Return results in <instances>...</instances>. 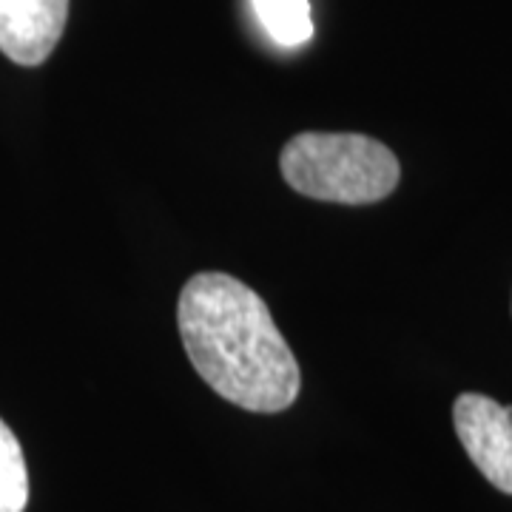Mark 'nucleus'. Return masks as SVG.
Segmentation results:
<instances>
[{
	"label": "nucleus",
	"mask_w": 512,
	"mask_h": 512,
	"mask_svg": "<svg viewBox=\"0 0 512 512\" xmlns=\"http://www.w3.org/2000/svg\"><path fill=\"white\" fill-rule=\"evenodd\" d=\"M177 328L194 370L225 402L251 413H282L296 402L299 362L265 299L245 282L217 271L191 276Z\"/></svg>",
	"instance_id": "nucleus-1"
},
{
	"label": "nucleus",
	"mask_w": 512,
	"mask_h": 512,
	"mask_svg": "<svg viewBox=\"0 0 512 512\" xmlns=\"http://www.w3.org/2000/svg\"><path fill=\"white\" fill-rule=\"evenodd\" d=\"M285 183L302 197L339 205L382 202L402 180L390 148L353 131H302L279 154Z\"/></svg>",
	"instance_id": "nucleus-2"
},
{
	"label": "nucleus",
	"mask_w": 512,
	"mask_h": 512,
	"mask_svg": "<svg viewBox=\"0 0 512 512\" xmlns=\"http://www.w3.org/2000/svg\"><path fill=\"white\" fill-rule=\"evenodd\" d=\"M461 447L495 490L512 495V416L481 393H461L453 404Z\"/></svg>",
	"instance_id": "nucleus-3"
},
{
	"label": "nucleus",
	"mask_w": 512,
	"mask_h": 512,
	"mask_svg": "<svg viewBox=\"0 0 512 512\" xmlns=\"http://www.w3.org/2000/svg\"><path fill=\"white\" fill-rule=\"evenodd\" d=\"M69 0H0V52L18 66H40L57 49Z\"/></svg>",
	"instance_id": "nucleus-4"
},
{
	"label": "nucleus",
	"mask_w": 512,
	"mask_h": 512,
	"mask_svg": "<svg viewBox=\"0 0 512 512\" xmlns=\"http://www.w3.org/2000/svg\"><path fill=\"white\" fill-rule=\"evenodd\" d=\"M256 18L279 46L296 49L313 35L311 3L308 0H254Z\"/></svg>",
	"instance_id": "nucleus-5"
},
{
	"label": "nucleus",
	"mask_w": 512,
	"mask_h": 512,
	"mask_svg": "<svg viewBox=\"0 0 512 512\" xmlns=\"http://www.w3.org/2000/svg\"><path fill=\"white\" fill-rule=\"evenodd\" d=\"M29 504V473L18 436L0 419V512H23Z\"/></svg>",
	"instance_id": "nucleus-6"
}]
</instances>
